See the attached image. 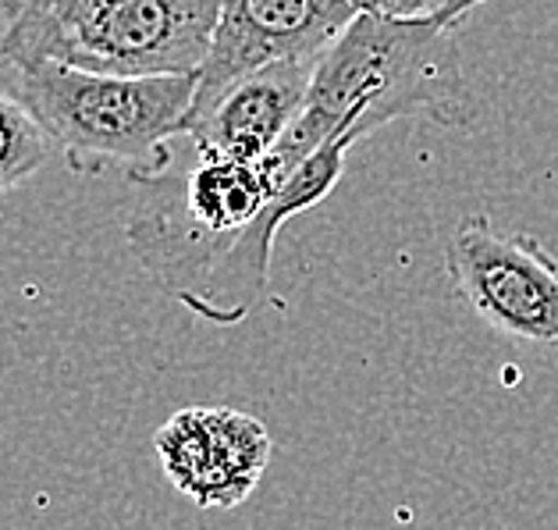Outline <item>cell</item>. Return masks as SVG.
<instances>
[{
	"label": "cell",
	"mask_w": 558,
	"mask_h": 530,
	"mask_svg": "<svg viewBox=\"0 0 558 530\" xmlns=\"http://www.w3.org/2000/svg\"><path fill=\"white\" fill-rule=\"evenodd\" d=\"M484 0H448L424 15H360L320 53L303 115L260 160L281 189L289 174L324 143L356 146L399 118H430L470 129L473 97L459 53V22Z\"/></svg>",
	"instance_id": "obj_1"
},
{
	"label": "cell",
	"mask_w": 558,
	"mask_h": 530,
	"mask_svg": "<svg viewBox=\"0 0 558 530\" xmlns=\"http://www.w3.org/2000/svg\"><path fill=\"white\" fill-rule=\"evenodd\" d=\"M15 93L39 118L68 168L132 179L174 165V135H185L196 75H100L58 61L11 64Z\"/></svg>",
	"instance_id": "obj_2"
},
{
	"label": "cell",
	"mask_w": 558,
	"mask_h": 530,
	"mask_svg": "<svg viewBox=\"0 0 558 530\" xmlns=\"http://www.w3.org/2000/svg\"><path fill=\"white\" fill-rule=\"evenodd\" d=\"M0 58L100 75H196L221 0H0Z\"/></svg>",
	"instance_id": "obj_3"
},
{
	"label": "cell",
	"mask_w": 558,
	"mask_h": 530,
	"mask_svg": "<svg viewBox=\"0 0 558 530\" xmlns=\"http://www.w3.org/2000/svg\"><path fill=\"white\" fill-rule=\"evenodd\" d=\"M140 189L125 221V239L140 267L171 299L185 303L235 239L278 196L264 165L196 154L189 168L132 179Z\"/></svg>",
	"instance_id": "obj_4"
},
{
	"label": "cell",
	"mask_w": 558,
	"mask_h": 530,
	"mask_svg": "<svg viewBox=\"0 0 558 530\" xmlns=\"http://www.w3.org/2000/svg\"><path fill=\"white\" fill-rule=\"evenodd\" d=\"M445 267L492 332L523 349L558 352V261L537 236H506L487 214H470L448 242Z\"/></svg>",
	"instance_id": "obj_5"
},
{
	"label": "cell",
	"mask_w": 558,
	"mask_h": 530,
	"mask_svg": "<svg viewBox=\"0 0 558 530\" xmlns=\"http://www.w3.org/2000/svg\"><path fill=\"white\" fill-rule=\"evenodd\" d=\"M356 15L352 0H221L210 50L196 72L189 125L239 79L278 61L320 58Z\"/></svg>",
	"instance_id": "obj_6"
},
{
	"label": "cell",
	"mask_w": 558,
	"mask_h": 530,
	"mask_svg": "<svg viewBox=\"0 0 558 530\" xmlns=\"http://www.w3.org/2000/svg\"><path fill=\"white\" fill-rule=\"evenodd\" d=\"M165 478L199 509H235L260 484L275 453L256 417L228 406H189L154 434Z\"/></svg>",
	"instance_id": "obj_7"
},
{
	"label": "cell",
	"mask_w": 558,
	"mask_h": 530,
	"mask_svg": "<svg viewBox=\"0 0 558 530\" xmlns=\"http://www.w3.org/2000/svg\"><path fill=\"white\" fill-rule=\"evenodd\" d=\"M349 149H352L349 140H331L289 174V182L278 189V196L267 203L264 214L256 217L246 232L235 239V246L210 270V278L182 303L189 314H196L207 324H217V328H231V324H242L253 314L256 303L267 292L270 256H275L278 232L295 214H306L320 200L331 196V189L345 171Z\"/></svg>",
	"instance_id": "obj_8"
},
{
	"label": "cell",
	"mask_w": 558,
	"mask_h": 530,
	"mask_svg": "<svg viewBox=\"0 0 558 530\" xmlns=\"http://www.w3.org/2000/svg\"><path fill=\"white\" fill-rule=\"evenodd\" d=\"M317 61L320 58L278 61L239 79L235 86L217 97L207 115H199L189 125L185 135L193 140V149L210 157L260 165L289 135L295 118L303 115Z\"/></svg>",
	"instance_id": "obj_9"
},
{
	"label": "cell",
	"mask_w": 558,
	"mask_h": 530,
	"mask_svg": "<svg viewBox=\"0 0 558 530\" xmlns=\"http://www.w3.org/2000/svg\"><path fill=\"white\" fill-rule=\"evenodd\" d=\"M53 140L19 93L0 89V193L33 179L53 157Z\"/></svg>",
	"instance_id": "obj_10"
},
{
	"label": "cell",
	"mask_w": 558,
	"mask_h": 530,
	"mask_svg": "<svg viewBox=\"0 0 558 530\" xmlns=\"http://www.w3.org/2000/svg\"><path fill=\"white\" fill-rule=\"evenodd\" d=\"M363 15H380V19H405V15H424V0H352Z\"/></svg>",
	"instance_id": "obj_11"
},
{
	"label": "cell",
	"mask_w": 558,
	"mask_h": 530,
	"mask_svg": "<svg viewBox=\"0 0 558 530\" xmlns=\"http://www.w3.org/2000/svg\"><path fill=\"white\" fill-rule=\"evenodd\" d=\"M424 4H427V11H430V8H441V4H448V0H424Z\"/></svg>",
	"instance_id": "obj_12"
}]
</instances>
